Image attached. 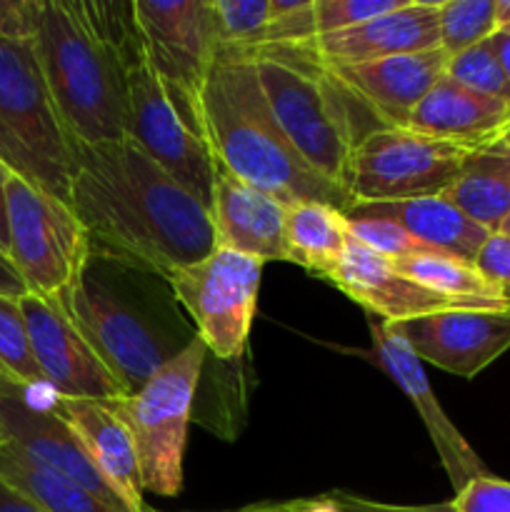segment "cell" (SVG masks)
Wrapping results in <instances>:
<instances>
[{
  "label": "cell",
  "mask_w": 510,
  "mask_h": 512,
  "mask_svg": "<svg viewBox=\"0 0 510 512\" xmlns=\"http://www.w3.org/2000/svg\"><path fill=\"white\" fill-rule=\"evenodd\" d=\"M328 283L370 315L383 318V323H405L420 315L453 310L448 300L438 298L398 273L393 260L373 253L353 238Z\"/></svg>",
  "instance_id": "20"
},
{
  "label": "cell",
  "mask_w": 510,
  "mask_h": 512,
  "mask_svg": "<svg viewBox=\"0 0 510 512\" xmlns=\"http://www.w3.org/2000/svg\"><path fill=\"white\" fill-rule=\"evenodd\" d=\"M503 30H510V25H508V28H503Z\"/></svg>",
  "instance_id": "47"
},
{
  "label": "cell",
  "mask_w": 510,
  "mask_h": 512,
  "mask_svg": "<svg viewBox=\"0 0 510 512\" xmlns=\"http://www.w3.org/2000/svg\"><path fill=\"white\" fill-rule=\"evenodd\" d=\"M205 130L223 170L283 205L315 200L345 213L353 205L338 185L320 178L285 138L250 55L220 53L203 93Z\"/></svg>",
  "instance_id": "3"
},
{
  "label": "cell",
  "mask_w": 510,
  "mask_h": 512,
  "mask_svg": "<svg viewBox=\"0 0 510 512\" xmlns=\"http://www.w3.org/2000/svg\"><path fill=\"white\" fill-rule=\"evenodd\" d=\"M250 58L265 100L290 145L320 178L348 193L350 163L360 143L350 95L303 45L263 48Z\"/></svg>",
  "instance_id": "4"
},
{
  "label": "cell",
  "mask_w": 510,
  "mask_h": 512,
  "mask_svg": "<svg viewBox=\"0 0 510 512\" xmlns=\"http://www.w3.org/2000/svg\"><path fill=\"white\" fill-rule=\"evenodd\" d=\"M148 512H150V510H148Z\"/></svg>",
  "instance_id": "48"
},
{
  "label": "cell",
  "mask_w": 510,
  "mask_h": 512,
  "mask_svg": "<svg viewBox=\"0 0 510 512\" xmlns=\"http://www.w3.org/2000/svg\"><path fill=\"white\" fill-rule=\"evenodd\" d=\"M348 218H380L408 230L415 240L435 253H448L475 263L485 240L493 233L465 218L443 195H428L395 203H353Z\"/></svg>",
  "instance_id": "23"
},
{
  "label": "cell",
  "mask_w": 510,
  "mask_h": 512,
  "mask_svg": "<svg viewBox=\"0 0 510 512\" xmlns=\"http://www.w3.org/2000/svg\"><path fill=\"white\" fill-rule=\"evenodd\" d=\"M475 265L485 278L493 280L500 290H503L505 305L510 310V235L493 233L485 240L483 250L475 258Z\"/></svg>",
  "instance_id": "37"
},
{
  "label": "cell",
  "mask_w": 510,
  "mask_h": 512,
  "mask_svg": "<svg viewBox=\"0 0 510 512\" xmlns=\"http://www.w3.org/2000/svg\"><path fill=\"white\" fill-rule=\"evenodd\" d=\"M230 512H335L333 503L328 495L320 498H300L288 500V503H263V505H248L243 510H230Z\"/></svg>",
  "instance_id": "39"
},
{
  "label": "cell",
  "mask_w": 510,
  "mask_h": 512,
  "mask_svg": "<svg viewBox=\"0 0 510 512\" xmlns=\"http://www.w3.org/2000/svg\"><path fill=\"white\" fill-rule=\"evenodd\" d=\"M410 130L485 150L510 128V103L473 93L443 78L415 108Z\"/></svg>",
  "instance_id": "22"
},
{
  "label": "cell",
  "mask_w": 510,
  "mask_h": 512,
  "mask_svg": "<svg viewBox=\"0 0 510 512\" xmlns=\"http://www.w3.org/2000/svg\"><path fill=\"white\" fill-rule=\"evenodd\" d=\"M348 225H350V238L358 240L360 245H365L368 250H373V253L383 255V258L388 260H400L418 253H430V248H425V245L420 243V240H415L408 230L390 223V220L348 218Z\"/></svg>",
  "instance_id": "33"
},
{
  "label": "cell",
  "mask_w": 510,
  "mask_h": 512,
  "mask_svg": "<svg viewBox=\"0 0 510 512\" xmlns=\"http://www.w3.org/2000/svg\"><path fill=\"white\" fill-rule=\"evenodd\" d=\"M440 195L488 233H498L510 215V180L498 170L478 165L473 158L460 178Z\"/></svg>",
  "instance_id": "27"
},
{
  "label": "cell",
  "mask_w": 510,
  "mask_h": 512,
  "mask_svg": "<svg viewBox=\"0 0 510 512\" xmlns=\"http://www.w3.org/2000/svg\"><path fill=\"white\" fill-rule=\"evenodd\" d=\"M55 410L73 428L100 478L115 490L130 512H148L143 503L140 465L133 438L113 403L83 398H55Z\"/></svg>",
  "instance_id": "21"
},
{
  "label": "cell",
  "mask_w": 510,
  "mask_h": 512,
  "mask_svg": "<svg viewBox=\"0 0 510 512\" xmlns=\"http://www.w3.org/2000/svg\"><path fill=\"white\" fill-rule=\"evenodd\" d=\"M443 48L393 55L373 63L330 68L340 88L368 108L380 128H408L420 100L445 78Z\"/></svg>",
  "instance_id": "17"
},
{
  "label": "cell",
  "mask_w": 510,
  "mask_h": 512,
  "mask_svg": "<svg viewBox=\"0 0 510 512\" xmlns=\"http://www.w3.org/2000/svg\"><path fill=\"white\" fill-rule=\"evenodd\" d=\"M498 30L495 0H448L440 3L438 35L448 58L485 43Z\"/></svg>",
  "instance_id": "29"
},
{
  "label": "cell",
  "mask_w": 510,
  "mask_h": 512,
  "mask_svg": "<svg viewBox=\"0 0 510 512\" xmlns=\"http://www.w3.org/2000/svg\"><path fill=\"white\" fill-rule=\"evenodd\" d=\"M480 150L410 128H373L355 145L348 193L353 203H395L440 195Z\"/></svg>",
  "instance_id": "9"
},
{
  "label": "cell",
  "mask_w": 510,
  "mask_h": 512,
  "mask_svg": "<svg viewBox=\"0 0 510 512\" xmlns=\"http://www.w3.org/2000/svg\"><path fill=\"white\" fill-rule=\"evenodd\" d=\"M350 243L348 215L315 200L285 205V258L328 280Z\"/></svg>",
  "instance_id": "24"
},
{
  "label": "cell",
  "mask_w": 510,
  "mask_h": 512,
  "mask_svg": "<svg viewBox=\"0 0 510 512\" xmlns=\"http://www.w3.org/2000/svg\"><path fill=\"white\" fill-rule=\"evenodd\" d=\"M143 55L180 113L208 138L203 93L220 55L218 28L210 0H135Z\"/></svg>",
  "instance_id": "8"
},
{
  "label": "cell",
  "mask_w": 510,
  "mask_h": 512,
  "mask_svg": "<svg viewBox=\"0 0 510 512\" xmlns=\"http://www.w3.org/2000/svg\"><path fill=\"white\" fill-rule=\"evenodd\" d=\"M315 35V0H270L263 48H300Z\"/></svg>",
  "instance_id": "32"
},
{
  "label": "cell",
  "mask_w": 510,
  "mask_h": 512,
  "mask_svg": "<svg viewBox=\"0 0 510 512\" xmlns=\"http://www.w3.org/2000/svg\"><path fill=\"white\" fill-rule=\"evenodd\" d=\"M43 0H0V40L33 43Z\"/></svg>",
  "instance_id": "36"
},
{
  "label": "cell",
  "mask_w": 510,
  "mask_h": 512,
  "mask_svg": "<svg viewBox=\"0 0 510 512\" xmlns=\"http://www.w3.org/2000/svg\"><path fill=\"white\" fill-rule=\"evenodd\" d=\"M498 233H505V235H510V215H508V220H505V223H503V228H500Z\"/></svg>",
  "instance_id": "45"
},
{
  "label": "cell",
  "mask_w": 510,
  "mask_h": 512,
  "mask_svg": "<svg viewBox=\"0 0 510 512\" xmlns=\"http://www.w3.org/2000/svg\"><path fill=\"white\" fill-rule=\"evenodd\" d=\"M208 348L195 335L138 393L113 403L133 438L143 493L175 498L183 490V458L195 390Z\"/></svg>",
  "instance_id": "6"
},
{
  "label": "cell",
  "mask_w": 510,
  "mask_h": 512,
  "mask_svg": "<svg viewBox=\"0 0 510 512\" xmlns=\"http://www.w3.org/2000/svg\"><path fill=\"white\" fill-rule=\"evenodd\" d=\"M0 480L33 500L45 512H128L90 493L75 480L45 468L15 445H0Z\"/></svg>",
  "instance_id": "26"
},
{
  "label": "cell",
  "mask_w": 510,
  "mask_h": 512,
  "mask_svg": "<svg viewBox=\"0 0 510 512\" xmlns=\"http://www.w3.org/2000/svg\"><path fill=\"white\" fill-rule=\"evenodd\" d=\"M473 160L478 165H485V168L498 170V173H503L505 178L510 180V128L505 130V135L498 140V143H493L490 148L475 153Z\"/></svg>",
  "instance_id": "40"
},
{
  "label": "cell",
  "mask_w": 510,
  "mask_h": 512,
  "mask_svg": "<svg viewBox=\"0 0 510 512\" xmlns=\"http://www.w3.org/2000/svg\"><path fill=\"white\" fill-rule=\"evenodd\" d=\"M0 163L70 205L75 138L55 108L33 43L0 40Z\"/></svg>",
  "instance_id": "5"
},
{
  "label": "cell",
  "mask_w": 510,
  "mask_h": 512,
  "mask_svg": "<svg viewBox=\"0 0 510 512\" xmlns=\"http://www.w3.org/2000/svg\"><path fill=\"white\" fill-rule=\"evenodd\" d=\"M55 298L125 395L138 393L175 353H180L168 335L150 323L148 315L93 273L90 265H85L83 273Z\"/></svg>",
  "instance_id": "7"
},
{
  "label": "cell",
  "mask_w": 510,
  "mask_h": 512,
  "mask_svg": "<svg viewBox=\"0 0 510 512\" xmlns=\"http://www.w3.org/2000/svg\"><path fill=\"white\" fill-rule=\"evenodd\" d=\"M0 295H8V298L15 300L28 295V285H25V280L20 278V273L3 250H0Z\"/></svg>",
  "instance_id": "41"
},
{
  "label": "cell",
  "mask_w": 510,
  "mask_h": 512,
  "mask_svg": "<svg viewBox=\"0 0 510 512\" xmlns=\"http://www.w3.org/2000/svg\"><path fill=\"white\" fill-rule=\"evenodd\" d=\"M408 0H315V33L328 35L393 13ZM315 35V38H318Z\"/></svg>",
  "instance_id": "34"
},
{
  "label": "cell",
  "mask_w": 510,
  "mask_h": 512,
  "mask_svg": "<svg viewBox=\"0 0 510 512\" xmlns=\"http://www.w3.org/2000/svg\"><path fill=\"white\" fill-rule=\"evenodd\" d=\"M0 512H45L33 500L25 498L15 488H10L5 480H0Z\"/></svg>",
  "instance_id": "42"
},
{
  "label": "cell",
  "mask_w": 510,
  "mask_h": 512,
  "mask_svg": "<svg viewBox=\"0 0 510 512\" xmlns=\"http://www.w3.org/2000/svg\"><path fill=\"white\" fill-rule=\"evenodd\" d=\"M33 48L75 140L128 138V70L143 58L133 3L43 0Z\"/></svg>",
  "instance_id": "2"
},
{
  "label": "cell",
  "mask_w": 510,
  "mask_h": 512,
  "mask_svg": "<svg viewBox=\"0 0 510 512\" xmlns=\"http://www.w3.org/2000/svg\"><path fill=\"white\" fill-rule=\"evenodd\" d=\"M70 208L90 255L168 278L215 250L210 210L130 138L75 140Z\"/></svg>",
  "instance_id": "1"
},
{
  "label": "cell",
  "mask_w": 510,
  "mask_h": 512,
  "mask_svg": "<svg viewBox=\"0 0 510 512\" xmlns=\"http://www.w3.org/2000/svg\"><path fill=\"white\" fill-rule=\"evenodd\" d=\"M370 338H373V353L378 358V365L393 378V383L403 390L405 398L418 410L420 420H423L425 430H428L430 440H433L440 465L448 473L455 493H460L470 480L488 475V468L478 458V453L470 448L463 433L445 415L443 405L438 403L433 388H430L423 363L408 348L398 325L383 323V320L380 323L370 320Z\"/></svg>",
  "instance_id": "16"
},
{
  "label": "cell",
  "mask_w": 510,
  "mask_h": 512,
  "mask_svg": "<svg viewBox=\"0 0 510 512\" xmlns=\"http://www.w3.org/2000/svg\"><path fill=\"white\" fill-rule=\"evenodd\" d=\"M393 265L398 273L438 298L448 300L453 308L508 310L503 290L493 280L485 278L478 265L470 260L430 250V253L393 260Z\"/></svg>",
  "instance_id": "25"
},
{
  "label": "cell",
  "mask_w": 510,
  "mask_h": 512,
  "mask_svg": "<svg viewBox=\"0 0 510 512\" xmlns=\"http://www.w3.org/2000/svg\"><path fill=\"white\" fill-rule=\"evenodd\" d=\"M220 53L253 55L265 45L270 0H210Z\"/></svg>",
  "instance_id": "28"
},
{
  "label": "cell",
  "mask_w": 510,
  "mask_h": 512,
  "mask_svg": "<svg viewBox=\"0 0 510 512\" xmlns=\"http://www.w3.org/2000/svg\"><path fill=\"white\" fill-rule=\"evenodd\" d=\"M395 325L420 363L465 380L510 350V310L453 308Z\"/></svg>",
  "instance_id": "15"
},
{
  "label": "cell",
  "mask_w": 510,
  "mask_h": 512,
  "mask_svg": "<svg viewBox=\"0 0 510 512\" xmlns=\"http://www.w3.org/2000/svg\"><path fill=\"white\" fill-rule=\"evenodd\" d=\"M263 265L258 258L215 248L165 278L215 358L238 360L243 355L258 310Z\"/></svg>",
  "instance_id": "10"
},
{
  "label": "cell",
  "mask_w": 510,
  "mask_h": 512,
  "mask_svg": "<svg viewBox=\"0 0 510 512\" xmlns=\"http://www.w3.org/2000/svg\"><path fill=\"white\" fill-rule=\"evenodd\" d=\"M328 498L335 512H458L453 500L433 505H385L353 493H343V490H333V493H328Z\"/></svg>",
  "instance_id": "38"
},
{
  "label": "cell",
  "mask_w": 510,
  "mask_h": 512,
  "mask_svg": "<svg viewBox=\"0 0 510 512\" xmlns=\"http://www.w3.org/2000/svg\"><path fill=\"white\" fill-rule=\"evenodd\" d=\"M445 78L463 85V88L473 90V93L485 95V98L510 103V83L508 78H505L503 68H500L498 58H495L488 40L475 45V48H468L463 50V53L453 55V58H448Z\"/></svg>",
  "instance_id": "31"
},
{
  "label": "cell",
  "mask_w": 510,
  "mask_h": 512,
  "mask_svg": "<svg viewBox=\"0 0 510 512\" xmlns=\"http://www.w3.org/2000/svg\"><path fill=\"white\" fill-rule=\"evenodd\" d=\"M13 178L8 168L0 163V250L8 255L10 233H8V180Z\"/></svg>",
  "instance_id": "43"
},
{
  "label": "cell",
  "mask_w": 510,
  "mask_h": 512,
  "mask_svg": "<svg viewBox=\"0 0 510 512\" xmlns=\"http://www.w3.org/2000/svg\"><path fill=\"white\" fill-rule=\"evenodd\" d=\"M453 505L458 512H510V483L490 473L475 478L455 493Z\"/></svg>",
  "instance_id": "35"
},
{
  "label": "cell",
  "mask_w": 510,
  "mask_h": 512,
  "mask_svg": "<svg viewBox=\"0 0 510 512\" xmlns=\"http://www.w3.org/2000/svg\"><path fill=\"white\" fill-rule=\"evenodd\" d=\"M8 258L28 285V293L55 298L85 270L90 238L68 203L8 180Z\"/></svg>",
  "instance_id": "11"
},
{
  "label": "cell",
  "mask_w": 510,
  "mask_h": 512,
  "mask_svg": "<svg viewBox=\"0 0 510 512\" xmlns=\"http://www.w3.org/2000/svg\"><path fill=\"white\" fill-rule=\"evenodd\" d=\"M215 248L258 258L263 263L285 258V205L253 188L218 165L210 203Z\"/></svg>",
  "instance_id": "19"
},
{
  "label": "cell",
  "mask_w": 510,
  "mask_h": 512,
  "mask_svg": "<svg viewBox=\"0 0 510 512\" xmlns=\"http://www.w3.org/2000/svg\"><path fill=\"white\" fill-rule=\"evenodd\" d=\"M0 438L38 460L45 468L75 480L98 498L125 508L115 490L100 478L78 435L60 418L55 405L35 400V388L0 373ZM128 510V508H125ZM130 512V510H128Z\"/></svg>",
  "instance_id": "14"
},
{
  "label": "cell",
  "mask_w": 510,
  "mask_h": 512,
  "mask_svg": "<svg viewBox=\"0 0 510 512\" xmlns=\"http://www.w3.org/2000/svg\"><path fill=\"white\" fill-rule=\"evenodd\" d=\"M30 350L55 398L118 403L128 398L103 360L95 355L58 298L28 293L20 298Z\"/></svg>",
  "instance_id": "13"
},
{
  "label": "cell",
  "mask_w": 510,
  "mask_h": 512,
  "mask_svg": "<svg viewBox=\"0 0 510 512\" xmlns=\"http://www.w3.org/2000/svg\"><path fill=\"white\" fill-rule=\"evenodd\" d=\"M0 445H3V438H0Z\"/></svg>",
  "instance_id": "46"
},
{
  "label": "cell",
  "mask_w": 510,
  "mask_h": 512,
  "mask_svg": "<svg viewBox=\"0 0 510 512\" xmlns=\"http://www.w3.org/2000/svg\"><path fill=\"white\" fill-rule=\"evenodd\" d=\"M128 138L210 210L218 173L210 140L170 100L145 55L128 70Z\"/></svg>",
  "instance_id": "12"
},
{
  "label": "cell",
  "mask_w": 510,
  "mask_h": 512,
  "mask_svg": "<svg viewBox=\"0 0 510 512\" xmlns=\"http://www.w3.org/2000/svg\"><path fill=\"white\" fill-rule=\"evenodd\" d=\"M490 48H493L495 58H498L500 68H503L505 78L510 83V30H495L493 35L488 38Z\"/></svg>",
  "instance_id": "44"
},
{
  "label": "cell",
  "mask_w": 510,
  "mask_h": 512,
  "mask_svg": "<svg viewBox=\"0 0 510 512\" xmlns=\"http://www.w3.org/2000/svg\"><path fill=\"white\" fill-rule=\"evenodd\" d=\"M440 3L443 0H408L393 13L338 33L318 35L303 48L328 70L440 48Z\"/></svg>",
  "instance_id": "18"
},
{
  "label": "cell",
  "mask_w": 510,
  "mask_h": 512,
  "mask_svg": "<svg viewBox=\"0 0 510 512\" xmlns=\"http://www.w3.org/2000/svg\"><path fill=\"white\" fill-rule=\"evenodd\" d=\"M0 373L30 388H45L43 373L30 350L20 300L0 295Z\"/></svg>",
  "instance_id": "30"
}]
</instances>
